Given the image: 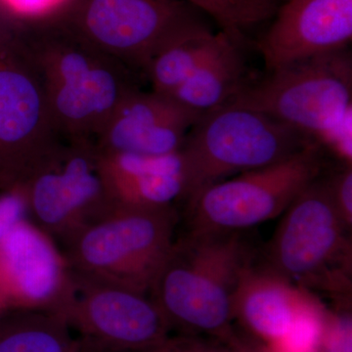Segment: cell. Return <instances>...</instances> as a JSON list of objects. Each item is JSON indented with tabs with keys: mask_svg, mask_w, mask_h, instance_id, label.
<instances>
[{
	"mask_svg": "<svg viewBox=\"0 0 352 352\" xmlns=\"http://www.w3.org/2000/svg\"><path fill=\"white\" fill-rule=\"evenodd\" d=\"M256 258L248 231H187L175 240L149 296L171 332L226 342L235 330L241 278Z\"/></svg>",
	"mask_w": 352,
	"mask_h": 352,
	"instance_id": "cell-1",
	"label": "cell"
},
{
	"mask_svg": "<svg viewBox=\"0 0 352 352\" xmlns=\"http://www.w3.org/2000/svg\"><path fill=\"white\" fill-rule=\"evenodd\" d=\"M19 22L58 133L66 140L94 142L115 109L141 87L143 78L50 18Z\"/></svg>",
	"mask_w": 352,
	"mask_h": 352,
	"instance_id": "cell-2",
	"label": "cell"
},
{
	"mask_svg": "<svg viewBox=\"0 0 352 352\" xmlns=\"http://www.w3.org/2000/svg\"><path fill=\"white\" fill-rule=\"evenodd\" d=\"M314 141L265 113L224 104L201 116L180 154L185 205L210 185L286 159Z\"/></svg>",
	"mask_w": 352,
	"mask_h": 352,
	"instance_id": "cell-3",
	"label": "cell"
},
{
	"mask_svg": "<svg viewBox=\"0 0 352 352\" xmlns=\"http://www.w3.org/2000/svg\"><path fill=\"white\" fill-rule=\"evenodd\" d=\"M264 252V267L303 289L323 292L349 307L351 230L344 226L325 178L319 176L287 208Z\"/></svg>",
	"mask_w": 352,
	"mask_h": 352,
	"instance_id": "cell-4",
	"label": "cell"
},
{
	"mask_svg": "<svg viewBox=\"0 0 352 352\" xmlns=\"http://www.w3.org/2000/svg\"><path fill=\"white\" fill-rule=\"evenodd\" d=\"M201 15L183 0H69L48 18L144 80L159 53L210 28Z\"/></svg>",
	"mask_w": 352,
	"mask_h": 352,
	"instance_id": "cell-5",
	"label": "cell"
},
{
	"mask_svg": "<svg viewBox=\"0 0 352 352\" xmlns=\"http://www.w3.org/2000/svg\"><path fill=\"white\" fill-rule=\"evenodd\" d=\"M176 223L175 207L115 205L60 248L75 272L149 295L175 245Z\"/></svg>",
	"mask_w": 352,
	"mask_h": 352,
	"instance_id": "cell-6",
	"label": "cell"
},
{
	"mask_svg": "<svg viewBox=\"0 0 352 352\" xmlns=\"http://www.w3.org/2000/svg\"><path fill=\"white\" fill-rule=\"evenodd\" d=\"M352 61L346 50L270 72L228 103L265 113L318 142L351 117Z\"/></svg>",
	"mask_w": 352,
	"mask_h": 352,
	"instance_id": "cell-7",
	"label": "cell"
},
{
	"mask_svg": "<svg viewBox=\"0 0 352 352\" xmlns=\"http://www.w3.org/2000/svg\"><path fill=\"white\" fill-rule=\"evenodd\" d=\"M62 139L19 20L0 10V191L17 186Z\"/></svg>",
	"mask_w": 352,
	"mask_h": 352,
	"instance_id": "cell-8",
	"label": "cell"
},
{
	"mask_svg": "<svg viewBox=\"0 0 352 352\" xmlns=\"http://www.w3.org/2000/svg\"><path fill=\"white\" fill-rule=\"evenodd\" d=\"M15 187L29 219L60 247L115 207L94 141L62 139Z\"/></svg>",
	"mask_w": 352,
	"mask_h": 352,
	"instance_id": "cell-9",
	"label": "cell"
},
{
	"mask_svg": "<svg viewBox=\"0 0 352 352\" xmlns=\"http://www.w3.org/2000/svg\"><path fill=\"white\" fill-rule=\"evenodd\" d=\"M323 168V148L314 140L286 159L210 185L187 204V231H248L275 219Z\"/></svg>",
	"mask_w": 352,
	"mask_h": 352,
	"instance_id": "cell-10",
	"label": "cell"
},
{
	"mask_svg": "<svg viewBox=\"0 0 352 352\" xmlns=\"http://www.w3.org/2000/svg\"><path fill=\"white\" fill-rule=\"evenodd\" d=\"M63 316L83 344L107 352H146L171 335L149 295L73 270Z\"/></svg>",
	"mask_w": 352,
	"mask_h": 352,
	"instance_id": "cell-11",
	"label": "cell"
},
{
	"mask_svg": "<svg viewBox=\"0 0 352 352\" xmlns=\"http://www.w3.org/2000/svg\"><path fill=\"white\" fill-rule=\"evenodd\" d=\"M71 289L72 270L56 241L0 204V314L38 310L63 316Z\"/></svg>",
	"mask_w": 352,
	"mask_h": 352,
	"instance_id": "cell-12",
	"label": "cell"
},
{
	"mask_svg": "<svg viewBox=\"0 0 352 352\" xmlns=\"http://www.w3.org/2000/svg\"><path fill=\"white\" fill-rule=\"evenodd\" d=\"M201 115L170 96L136 88L115 109L94 144L99 152L112 154H173Z\"/></svg>",
	"mask_w": 352,
	"mask_h": 352,
	"instance_id": "cell-13",
	"label": "cell"
},
{
	"mask_svg": "<svg viewBox=\"0 0 352 352\" xmlns=\"http://www.w3.org/2000/svg\"><path fill=\"white\" fill-rule=\"evenodd\" d=\"M258 48L268 72L346 50L352 38V0H287Z\"/></svg>",
	"mask_w": 352,
	"mask_h": 352,
	"instance_id": "cell-14",
	"label": "cell"
},
{
	"mask_svg": "<svg viewBox=\"0 0 352 352\" xmlns=\"http://www.w3.org/2000/svg\"><path fill=\"white\" fill-rule=\"evenodd\" d=\"M314 300L307 289L254 263L241 278L234 298V317L243 332L266 346H274Z\"/></svg>",
	"mask_w": 352,
	"mask_h": 352,
	"instance_id": "cell-15",
	"label": "cell"
},
{
	"mask_svg": "<svg viewBox=\"0 0 352 352\" xmlns=\"http://www.w3.org/2000/svg\"><path fill=\"white\" fill-rule=\"evenodd\" d=\"M98 154L102 175L115 205L161 208L182 201L184 170L180 151L166 156Z\"/></svg>",
	"mask_w": 352,
	"mask_h": 352,
	"instance_id": "cell-16",
	"label": "cell"
},
{
	"mask_svg": "<svg viewBox=\"0 0 352 352\" xmlns=\"http://www.w3.org/2000/svg\"><path fill=\"white\" fill-rule=\"evenodd\" d=\"M242 41L222 32L214 52L170 97L201 113L228 103L251 82Z\"/></svg>",
	"mask_w": 352,
	"mask_h": 352,
	"instance_id": "cell-17",
	"label": "cell"
},
{
	"mask_svg": "<svg viewBox=\"0 0 352 352\" xmlns=\"http://www.w3.org/2000/svg\"><path fill=\"white\" fill-rule=\"evenodd\" d=\"M76 337L62 315L38 310L0 314V352H80Z\"/></svg>",
	"mask_w": 352,
	"mask_h": 352,
	"instance_id": "cell-18",
	"label": "cell"
},
{
	"mask_svg": "<svg viewBox=\"0 0 352 352\" xmlns=\"http://www.w3.org/2000/svg\"><path fill=\"white\" fill-rule=\"evenodd\" d=\"M221 38V31L208 28L176 41L152 60L144 80L153 91L170 96L214 52Z\"/></svg>",
	"mask_w": 352,
	"mask_h": 352,
	"instance_id": "cell-19",
	"label": "cell"
},
{
	"mask_svg": "<svg viewBox=\"0 0 352 352\" xmlns=\"http://www.w3.org/2000/svg\"><path fill=\"white\" fill-rule=\"evenodd\" d=\"M219 25V31L243 41L245 32L272 19L275 0H183Z\"/></svg>",
	"mask_w": 352,
	"mask_h": 352,
	"instance_id": "cell-20",
	"label": "cell"
},
{
	"mask_svg": "<svg viewBox=\"0 0 352 352\" xmlns=\"http://www.w3.org/2000/svg\"><path fill=\"white\" fill-rule=\"evenodd\" d=\"M349 307L327 309L319 352H352V316Z\"/></svg>",
	"mask_w": 352,
	"mask_h": 352,
	"instance_id": "cell-21",
	"label": "cell"
},
{
	"mask_svg": "<svg viewBox=\"0 0 352 352\" xmlns=\"http://www.w3.org/2000/svg\"><path fill=\"white\" fill-rule=\"evenodd\" d=\"M329 194L338 214L347 229L352 228V168L346 164L325 178Z\"/></svg>",
	"mask_w": 352,
	"mask_h": 352,
	"instance_id": "cell-22",
	"label": "cell"
},
{
	"mask_svg": "<svg viewBox=\"0 0 352 352\" xmlns=\"http://www.w3.org/2000/svg\"><path fill=\"white\" fill-rule=\"evenodd\" d=\"M146 352H229L226 344L214 338L176 333Z\"/></svg>",
	"mask_w": 352,
	"mask_h": 352,
	"instance_id": "cell-23",
	"label": "cell"
},
{
	"mask_svg": "<svg viewBox=\"0 0 352 352\" xmlns=\"http://www.w3.org/2000/svg\"><path fill=\"white\" fill-rule=\"evenodd\" d=\"M69 0H0V10L18 20L50 17Z\"/></svg>",
	"mask_w": 352,
	"mask_h": 352,
	"instance_id": "cell-24",
	"label": "cell"
},
{
	"mask_svg": "<svg viewBox=\"0 0 352 352\" xmlns=\"http://www.w3.org/2000/svg\"><path fill=\"white\" fill-rule=\"evenodd\" d=\"M223 344H226L229 352H268L263 342L236 328Z\"/></svg>",
	"mask_w": 352,
	"mask_h": 352,
	"instance_id": "cell-25",
	"label": "cell"
},
{
	"mask_svg": "<svg viewBox=\"0 0 352 352\" xmlns=\"http://www.w3.org/2000/svg\"><path fill=\"white\" fill-rule=\"evenodd\" d=\"M80 352H107L104 351H100V349H94V347L85 346L82 342V349H80Z\"/></svg>",
	"mask_w": 352,
	"mask_h": 352,
	"instance_id": "cell-26",
	"label": "cell"
},
{
	"mask_svg": "<svg viewBox=\"0 0 352 352\" xmlns=\"http://www.w3.org/2000/svg\"><path fill=\"white\" fill-rule=\"evenodd\" d=\"M275 1H276L277 3H279V2H282V3H284V2L287 1V0H275Z\"/></svg>",
	"mask_w": 352,
	"mask_h": 352,
	"instance_id": "cell-27",
	"label": "cell"
},
{
	"mask_svg": "<svg viewBox=\"0 0 352 352\" xmlns=\"http://www.w3.org/2000/svg\"><path fill=\"white\" fill-rule=\"evenodd\" d=\"M266 347H267V346H266ZM268 352H271V351H270V349H268Z\"/></svg>",
	"mask_w": 352,
	"mask_h": 352,
	"instance_id": "cell-28",
	"label": "cell"
}]
</instances>
